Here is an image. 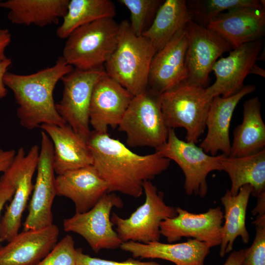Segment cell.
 I'll use <instances>...</instances> for the list:
<instances>
[{
    "instance_id": "cell-33",
    "label": "cell",
    "mask_w": 265,
    "mask_h": 265,
    "mask_svg": "<svg viewBox=\"0 0 265 265\" xmlns=\"http://www.w3.org/2000/svg\"><path fill=\"white\" fill-rule=\"evenodd\" d=\"M255 236L246 254L241 265H265V217H256Z\"/></svg>"
},
{
    "instance_id": "cell-38",
    "label": "cell",
    "mask_w": 265,
    "mask_h": 265,
    "mask_svg": "<svg viewBox=\"0 0 265 265\" xmlns=\"http://www.w3.org/2000/svg\"><path fill=\"white\" fill-rule=\"evenodd\" d=\"M12 63L10 58H7L0 62V99L5 97L8 91L3 82V77Z\"/></svg>"
},
{
    "instance_id": "cell-5",
    "label": "cell",
    "mask_w": 265,
    "mask_h": 265,
    "mask_svg": "<svg viewBox=\"0 0 265 265\" xmlns=\"http://www.w3.org/2000/svg\"><path fill=\"white\" fill-rule=\"evenodd\" d=\"M160 97V94L148 87L133 97L118 127L119 131L126 133L130 147L157 149L166 142L169 129L162 114Z\"/></svg>"
},
{
    "instance_id": "cell-21",
    "label": "cell",
    "mask_w": 265,
    "mask_h": 265,
    "mask_svg": "<svg viewBox=\"0 0 265 265\" xmlns=\"http://www.w3.org/2000/svg\"><path fill=\"white\" fill-rule=\"evenodd\" d=\"M55 183L56 195L72 201L76 212L88 211L107 192L106 183L92 165L57 175Z\"/></svg>"
},
{
    "instance_id": "cell-13",
    "label": "cell",
    "mask_w": 265,
    "mask_h": 265,
    "mask_svg": "<svg viewBox=\"0 0 265 265\" xmlns=\"http://www.w3.org/2000/svg\"><path fill=\"white\" fill-rule=\"evenodd\" d=\"M53 149L51 140L44 131L41 133V147L37 166V176L23 223V230L40 229L53 224L52 208L56 195Z\"/></svg>"
},
{
    "instance_id": "cell-25",
    "label": "cell",
    "mask_w": 265,
    "mask_h": 265,
    "mask_svg": "<svg viewBox=\"0 0 265 265\" xmlns=\"http://www.w3.org/2000/svg\"><path fill=\"white\" fill-rule=\"evenodd\" d=\"M261 107V103L258 97L244 102L242 121L234 131L229 156L245 157L265 149V125Z\"/></svg>"
},
{
    "instance_id": "cell-1",
    "label": "cell",
    "mask_w": 265,
    "mask_h": 265,
    "mask_svg": "<svg viewBox=\"0 0 265 265\" xmlns=\"http://www.w3.org/2000/svg\"><path fill=\"white\" fill-rule=\"evenodd\" d=\"M87 143L92 165L106 183L108 193L139 197L144 183L153 180L170 165L171 160L157 152L138 155L107 133L91 131Z\"/></svg>"
},
{
    "instance_id": "cell-3",
    "label": "cell",
    "mask_w": 265,
    "mask_h": 265,
    "mask_svg": "<svg viewBox=\"0 0 265 265\" xmlns=\"http://www.w3.org/2000/svg\"><path fill=\"white\" fill-rule=\"evenodd\" d=\"M157 51L150 40L132 31L130 22L119 23L116 48L105 64L106 75L133 96L148 88L150 65Z\"/></svg>"
},
{
    "instance_id": "cell-26",
    "label": "cell",
    "mask_w": 265,
    "mask_h": 265,
    "mask_svg": "<svg viewBox=\"0 0 265 265\" xmlns=\"http://www.w3.org/2000/svg\"><path fill=\"white\" fill-rule=\"evenodd\" d=\"M253 188L251 186H242L236 195H233L229 189L221 197L224 208V224L221 228L222 239L219 255L224 257L233 249L234 241L240 237L244 243L249 240V235L245 226L246 210Z\"/></svg>"
},
{
    "instance_id": "cell-28",
    "label": "cell",
    "mask_w": 265,
    "mask_h": 265,
    "mask_svg": "<svg viewBox=\"0 0 265 265\" xmlns=\"http://www.w3.org/2000/svg\"><path fill=\"white\" fill-rule=\"evenodd\" d=\"M191 21L192 16L186 0H166L142 35L150 40L157 52Z\"/></svg>"
},
{
    "instance_id": "cell-15",
    "label": "cell",
    "mask_w": 265,
    "mask_h": 265,
    "mask_svg": "<svg viewBox=\"0 0 265 265\" xmlns=\"http://www.w3.org/2000/svg\"><path fill=\"white\" fill-rule=\"evenodd\" d=\"M176 209L177 215L162 221L160 225V235L168 243L186 237L203 242L210 248L220 245L224 213L220 207L201 213H191L180 207Z\"/></svg>"
},
{
    "instance_id": "cell-17",
    "label": "cell",
    "mask_w": 265,
    "mask_h": 265,
    "mask_svg": "<svg viewBox=\"0 0 265 265\" xmlns=\"http://www.w3.org/2000/svg\"><path fill=\"white\" fill-rule=\"evenodd\" d=\"M188 38L185 27L154 55L150 65L148 87L162 94L186 80L185 57Z\"/></svg>"
},
{
    "instance_id": "cell-24",
    "label": "cell",
    "mask_w": 265,
    "mask_h": 265,
    "mask_svg": "<svg viewBox=\"0 0 265 265\" xmlns=\"http://www.w3.org/2000/svg\"><path fill=\"white\" fill-rule=\"evenodd\" d=\"M70 0H7L0 8L8 10L7 18L14 24L44 27L57 24L67 12Z\"/></svg>"
},
{
    "instance_id": "cell-11",
    "label": "cell",
    "mask_w": 265,
    "mask_h": 265,
    "mask_svg": "<svg viewBox=\"0 0 265 265\" xmlns=\"http://www.w3.org/2000/svg\"><path fill=\"white\" fill-rule=\"evenodd\" d=\"M39 152L37 145L31 146L26 153L23 147H20L5 171L13 182L15 192L0 218V241L8 242L19 233L23 213L33 189L32 177L37 168Z\"/></svg>"
},
{
    "instance_id": "cell-7",
    "label": "cell",
    "mask_w": 265,
    "mask_h": 265,
    "mask_svg": "<svg viewBox=\"0 0 265 265\" xmlns=\"http://www.w3.org/2000/svg\"><path fill=\"white\" fill-rule=\"evenodd\" d=\"M143 189L145 201L129 218H122L115 213L110 217L123 242L132 241L147 244L159 241L161 222L177 214L176 208L165 203L163 192L159 191L151 181L144 183Z\"/></svg>"
},
{
    "instance_id": "cell-37",
    "label": "cell",
    "mask_w": 265,
    "mask_h": 265,
    "mask_svg": "<svg viewBox=\"0 0 265 265\" xmlns=\"http://www.w3.org/2000/svg\"><path fill=\"white\" fill-rule=\"evenodd\" d=\"M11 41V34L7 28H0V62L7 57L5 54L6 48Z\"/></svg>"
},
{
    "instance_id": "cell-14",
    "label": "cell",
    "mask_w": 265,
    "mask_h": 265,
    "mask_svg": "<svg viewBox=\"0 0 265 265\" xmlns=\"http://www.w3.org/2000/svg\"><path fill=\"white\" fill-rule=\"evenodd\" d=\"M262 39L243 44L230 51L225 57L217 60L212 67L214 83L205 88L207 96L228 97L239 92L249 74H254L256 61L263 48Z\"/></svg>"
},
{
    "instance_id": "cell-2",
    "label": "cell",
    "mask_w": 265,
    "mask_h": 265,
    "mask_svg": "<svg viewBox=\"0 0 265 265\" xmlns=\"http://www.w3.org/2000/svg\"><path fill=\"white\" fill-rule=\"evenodd\" d=\"M73 69L59 56L52 67L33 74L5 73L3 82L13 93L18 105L17 116L23 127L32 130L44 124H66L56 110L53 94L57 82Z\"/></svg>"
},
{
    "instance_id": "cell-12",
    "label": "cell",
    "mask_w": 265,
    "mask_h": 265,
    "mask_svg": "<svg viewBox=\"0 0 265 265\" xmlns=\"http://www.w3.org/2000/svg\"><path fill=\"white\" fill-rule=\"evenodd\" d=\"M188 46L185 57L187 78L185 81L204 88L210 81L212 66L231 46L214 31L193 21L185 26Z\"/></svg>"
},
{
    "instance_id": "cell-31",
    "label": "cell",
    "mask_w": 265,
    "mask_h": 265,
    "mask_svg": "<svg viewBox=\"0 0 265 265\" xmlns=\"http://www.w3.org/2000/svg\"><path fill=\"white\" fill-rule=\"evenodd\" d=\"M131 13L129 22L132 31L142 35L151 25L156 13L163 1L160 0H119Z\"/></svg>"
},
{
    "instance_id": "cell-34",
    "label": "cell",
    "mask_w": 265,
    "mask_h": 265,
    "mask_svg": "<svg viewBox=\"0 0 265 265\" xmlns=\"http://www.w3.org/2000/svg\"><path fill=\"white\" fill-rule=\"evenodd\" d=\"M77 249V265H161L156 262H142L139 260L129 258L122 262L104 260L92 257L83 252L81 248Z\"/></svg>"
},
{
    "instance_id": "cell-4",
    "label": "cell",
    "mask_w": 265,
    "mask_h": 265,
    "mask_svg": "<svg viewBox=\"0 0 265 265\" xmlns=\"http://www.w3.org/2000/svg\"><path fill=\"white\" fill-rule=\"evenodd\" d=\"M119 29V24L113 18L82 26L67 38L62 56L79 70L103 68L116 48Z\"/></svg>"
},
{
    "instance_id": "cell-10",
    "label": "cell",
    "mask_w": 265,
    "mask_h": 265,
    "mask_svg": "<svg viewBox=\"0 0 265 265\" xmlns=\"http://www.w3.org/2000/svg\"><path fill=\"white\" fill-rule=\"evenodd\" d=\"M123 206L122 200L115 192H107L88 211L65 218L64 230L82 237L96 253L103 249H116L123 242L113 229L110 215L112 208Z\"/></svg>"
},
{
    "instance_id": "cell-35",
    "label": "cell",
    "mask_w": 265,
    "mask_h": 265,
    "mask_svg": "<svg viewBox=\"0 0 265 265\" xmlns=\"http://www.w3.org/2000/svg\"><path fill=\"white\" fill-rule=\"evenodd\" d=\"M14 192L15 187L13 182L5 171L0 178V221L3 208L5 203L12 197Z\"/></svg>"
},
{
    "instance_id": "cell-39",
    "label": "cell",
    "mask_w": 265,
    "mask_h": 265,
    "mask_svg": "<svg viewBox=\"0 0 265 265\" xmlns=\"http://www.w3.org/2000/svg\"><path fill=\"white\" fill-rule=\"evenodd\" d=\"M245 254V249L232 251L223 265H241Z\"/></svg>"
},
{
    "instance_id": "cell-32",
    "label": "cell",
    "mask_w": 265,
    "mask_h": 265,
    "mask_svg": "<svg viewBox=\"0 0 265 265\" xmlns=\"http://www.w3.org/2000/svg\"><path fill=\"white\" fill-rule=\"evenodd\" d=\"M77 249L73 237L67 235L36 265H77Z\"/></svg>"
},
{
    "instance_id": "cell-16",
    "label": "cell",
    "mask_w": 265,
    "mask_h": 265,
    "mask_svg": "<svg viewBox=\"0 0 265 265\" xmlns=\"http://www.w3.org/2000/svg\"><path fill=\"white\" fill-rule=\"evenodd\" d=\"M133 96L106 74L96 82L89 108V122L94 131L107 133L108 126L118 127Z\"/></svg>"
},
{
    "instance_id": "cell-20",
    "label": "cell",
    "mask_w": 265,
    "mask_h": 265,
    "mask_svg": "<svg viewBox=\"0 0 265 265\" xmlns=\"http://www.w3.org/2000/svg\"><path fill=\"white\" fill-rule=\"evenodd\" d=\"M55 224L40 229L23 230L0 247V265H36L57 243Z\"/></svg>"
},
{
    "instance_id": "cell-19",
    "label": "cell",
    "mask_w": 265,
    "mask_h": 265,
    "mask_svg": "<svg viewBox=\"0 0 265 265\" xmlns=\"http://www.w3.org/2000/svg\"><path fill=\"white\" fill-rule=\"evenodd\" d=\"M207 27L234 49L261 39L265 32V10L251 7L232 9L210 21Z\"/></svg>"
},
{
    "instance_id": "cell-27",
    "label": "cell",
    "mask_w": 265,
    "mask_h": 265,
    "mask_svg": "<svg viewBox=\"0 0 265 265\" xmlns=\"http://www.w3.org/2000/svg\"><path fill=\"white\" fill-rule=\"evenodd\" d=\"M221 171L230 179L229 190L232 195H236L242 186L249 185L253 188L251 195L257 197L265 192V149L245 157L225 156L221 161Z\"/></svg>"
},
{
    "instance_id": "cell-8",
    "label": "cell",
    "mask_w": 265,
    "mask_h": 265,
    "mask_svg": "<svg viewBox=\"0 0 265 265\" xmlns=\"http://www.w3.org/2000/svg\"><path fill=\"white\" fill-rule=\"evenodd\" d=\"M155 152L180 166L185 176L186 193L200 197H204L208 192V174L213 171H221L222 159L226 156L207 154L195 143L180 139L174 129H169L166 142Z\"/></svg>"
},
{
    "instance_id": "cell-23",
    "label": "cell",
    "mask_w": 265,
    "mask_h": 265,
    "mask_svg": "<svg viewBox=\"0 0 265 265\" xmlns=\"http://www.w3.org/2000/svg\"><path fill=\"white\" fill-rule=\"evenodd\" d=\"M120 248L134 258L160 259L176 265H204L210 248L205 243L193 238L177 243L159 241L144 244L129 241L123 242Z\"/></svg>"
},
{
    "instance_id": "cell-36",
    "label": "cell",
    "mask_w": 265,
    "mask_h": 265,
    "mask_svg": "<svg viewBox=\"0 0 265 265\" xmlns=\"http://www.w3.org/2000/svg\"><path fill=\"white\" fill-rule=\"evenodd\" d=\"M16 151L14 150H4L0 148V172H4L10 166Z\"/></svg>"
},
{
    "instance_id": "cell-29",
    "label": "cell",
    "mask_w": 265,
    "mask_h": 265,
    "mask_svg": "<svg viewBox=\"0 0 265 265\" xmlns=\"http://www.w3.org/2000/svg\"><path fill=\"white\" fill-rule=\"evenodd\" d=\"M116 14L115 4L110 0H70L56 34L59 38L67 39L77 28L100 19L113 18Z\"/></svg>"
},
{
    "instance_id": "cell-30",
    "label": "cell",
    "mask_w": 265,
    "mask_h": 265,
    "mask_svg": "<svg viewBox=\"0 0 265 265\" xmlns=\"http://www.w3.org/2000/svg\"><path fill=\"white\" fill-rule=\"evenodd\" d=\"M264 0H191L186 3L192 21L207 27L209 22L224 11L241 7L265 9Z\"/></svg>"
},
{
    "instance_id": "cell-9",
    "label": "cell",
    "mask_w": 265,
    "mask_h": 265,
    "mask_svg": "<svg viewBox=\"0 0 265 265\" xmlns=\"http://www.w3.org/2000/svg\"><path fill=\"white\" fill-rule=\"evenodd\" d=\"M105 74L104 67L87 71L74 68L61 79L63 90L61 100L55 104L56 110L66 124L86 140L91 132L89 108L92 92Z\"/></svg>"
},
{
    "instance_id": "cell-6",
    "label": "cell",
    "mask_w": 265,
    "mask_h": 265,
    "mask_svg": "<svg viewBox=\"0 0 265 265\" xmlns=\"http://www.w3.org/2000/svg\"><path fill=\"white\" fill-rule=\"evenodd\" d=\"M161 110L169 129L183 128L186 141L197 143L206 129V120L212 99L205 88L184 81L160 94Z\"/></svg>"
},
{
    "instance_id": "cell-40",
    "label": "cell",
    "mask_w": 265,
    "mask_h": 265,
    "mask_svg": "<svg viewBox=\"0 0 265 265\" xmlns=\"http://www.w3.org/2000/svg\"></svg>"
},
{
    "instance_id": "cell-18",
    "label": "cell",
    "mask_w": 265,
    "mask_h": 265,
    "mask_svg": "<svg viewBox=\"0 0 265 265\" xmlns=\"http://www.w3.org/2000/svg\"><path fill=\"white\" fill-rule=\"evenodd\" d=\"M256 88L255 85L249 84L230 97L216 96L212 98L206 120L207 132L199 146L205 153L216 156L221 151L229 156L231 145L229 129L234 110L240 101Z\"/></svg>"
},
{
    "instance_id": "cell-22",
    "label": "cell",
    "mask_w": 265,
    "mask_h": 265,
    "mask_svg": "<svg viewBox=\"0 0 265 265\" xmlns=\"http://www.w3.org/2000/svg\"><path fill=\"white\" fill-rule=\"evenodd\" d=\"M40 127L53 143V165L57 175L92 164L87 140L77 133L69 125L44 124Z\"/></svg>"
}]
</instances>
